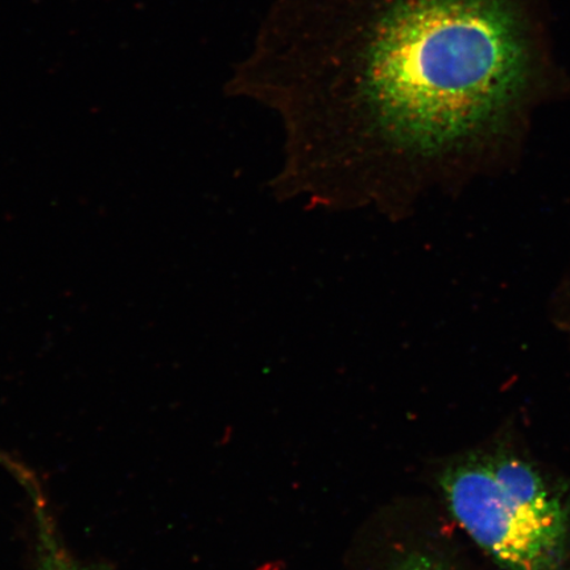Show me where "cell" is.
Wrapping results in <instances>:
<instances>
[{"label": "cell", "instance_id": "1", "mask_svg": "<svg viewBox=\"0 0 570 570\" xmlns=\"http://www.w3.org/2000/svg\"><path fill=\"white\" fill-rule=\"evenodd\" d=\"M533 61L514 0H276L240 91L281 120L277 196L365 210L396 156L432 158L502 119Z\"/></svg>", "mask_w": 570, "mask_h": 570}, {"label": "cell", "instance_id": "2", "mask_svg": "<svg viewBox=\"0 0 570 570\" xmlns=\"http://www.w3.org/2000/svg\"><path fill=\"white\" fill-rule=\"evenodd\" d=\"M439 488L455 523L499 570H569L570 498L531 461L468 455L441 472Z\"/></svg>", "mask_w": 570, "mask_h": 570}, {"label": "cell", "instance_id": "3", "mask_svg": "<svg viewBox=\"0 0 570 570\" xmlns=\"http://www.w3.org/2000/svg\"><path fill=\"white\" fill-rule=\"evenodd\" d=\"M0 460L9 468L32 502L36 527L35 570H107L105 567L83 564L71 556L57 529L51 505L36 475L23 463L0 453Z\"/></svg>", "mask_w": 570, "mask_h": 570}, {"label": "cell", "instance_id": "4", "mask_svg": "<svg viewBox=\"0 0 570 570\" xmlns=\"http://www.w3.org/2000/svg\"><path fill=\"white\" fill-rule=\"evenodd\" d=\"M391 570H454V568L436 554L411 551L399 558Z\"/></svg>", "mask_w": 570, "mask_h": 570}]
</instances>
